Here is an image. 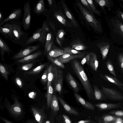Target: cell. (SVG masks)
I'll list each match as a JSON object with an SVG mask.
<instances>
[{
    "mask_svg": "<svg viewBox=\"0 0 123 123\" xmlns=\"http://www.w3.org/2000/svg\"><path fill=\"white\" fill-rule=\"evenodd\" d=\"M71 63L72 70L80 81L87 97L95 100L93 89L83 67L76 59L72 61Z\"/></svg>",
    "mask_w": 123,
    "mask_h": 123,
    "instance_id": "1",
    "label": "cell"
},
{
    "mask_svg": "<svg viewBox=\"0 0 123 123\" xmlns=\"http://www.w3.org/2000/svg\"><path fill=\"white\" fill-rule=\"evenodd\" d=\"M12 26V33L9 39L13 43L25 47L26 46L29 33L23 31L20 20L9 22Z\"/></svg>",
    "mask_w": 123,
    "mask_h": 123,
    "instance_id": "2",
    "label": "cell"
},
{
    "mask_svg": "<svg viewBox=\"0 0 123 123\" xmlns=\"http://www.w3.org/2000/svg\"><path fill=\"white\" fill-rule=\"evenodd\" d=\"M77 5L84 18L94 31L97 33H102L103 30L101 25L93 13L90 12L81 3L78 2Z\"/></svg>",
    "mask_w": 123,
    "mask_h": 123,
    "instance_id": "3",
    "label": "cell"
},
{
    "mask_svg": "<svg viewBox=\"0 0 123 123\" xmlns=\"http://www.w3.org/2000/svg\"><path fill=\"white\" fill-rule=\"evenodd\" d=\"M48 33L41 27L37 29L33 33L32 35L28 38L26 46L29 45L37 41L42 44L45 43Z\"/></svg>",
    "mask_w": 123,
    "mask_h": 123,
    "instance_id": "4",
    "label": "cell"
},
{
    "mask_svg": "<svg viewBox=\"0 0 123 123\" xmlns=\"http://www.w3.org/2000/svg\"><path fill=\"white\" fill-rule=\"evenodd\" d=\"M23 9L24 13L21 23L24 30L26 31L29 29L31 23V11L29 1L24 4Z\"/></svg>",
    "mask_w": 123,
    "mask_h": 123,
    "instance_id": "5",
    "label": "cell"
},
{
    "mask_svg": "<svg viewBox=\"0 0 123 123\" xmlns=\"http://www.w3.org/2000/svg\"><path fill=\"white\" fill-rule=\"evenodd\" d=\"M101 85L102 87V90L107 98L116 101L123 100V95L120 92L115 89L105 87Z\"/></svg>",
    "mask_w": 123,
    "mask_h": 123,
    "instance_id": "6",
    "label": "cell"
},
{
    "mask_svg": "<svg viewBox=\"0 0 123 123\" xmlns=\"http://www.w3.org/2000/svg\"><path fill=\"white\" fill-rule=\"evenodd\" d=\"M63 79V71L58 67L53 82L55 91L60 95L61 94L62 91Z\"/></svg>",
    "mask_w": 123,
    "mask_h": 123,
    "instance_id": "7",
    "label": "cell"
},
{
    "mask_svg": "<svg viewBox=\"0 0 123 123\" xmlns=\"http://www.w3.org/2000/svg\"><path fill=\"white\" fill-rule=\"evenodd\" d=\"M22 10L21 8H15L11 11L10 14L4 19L0 24V27L12 20H20L22 16Z\"/></svg>",
    "mask_w": 123,
    "mask_h": 123,
    "instance_id": "8",
    "label": "cell"
},
{
    "mask_svg": "<svg viewBox=\"0 0 123 123\" xmlns=\"http://www.w3.org/2000/svg\"><path fill=\"white\" fill-rule=\"evenodd\" d=\"M14 103L11 105L7 106L10 112L14 116H19L22 113V105L16 98L14 99Z\"/></svg>",
    "mask_w": 123,
    "mask_h": 123,
    "instance_id": "9",
    "label": "cell"
},
{
    "mask_svg": "<svg viewBox=\"0 0 123 123\" xmlns=\"http://www.w3.org/2000/svg\"><path fill=\"white\" fill-rule=\"evenodd\" d=\"M31 110L36 121L38 123H43L47 118L46 115L43 108L41 109L33 106Z\"/></svg>",
    "mask_w": 123,
    "mask_h": 123,
    "instance_id": "10",
    "label": "cell"
},
{
    "mask_svg": "<svg viewBox=\"0 0 123 123\" xmlns=\"http://www.w3.org/2000/svg\"><path fill=\"white\" fill-rule=\"evenodd\" d=\"M39 47V46L38 45L28 46L16 54L14 56L13 58L18 59L26 56L37 50Z\"/></svg>",
    "mask_w": 123,
    "mask_h": 123,
    "instance_id": "11",
    "label": "cell"
},
{
    "mask_svg": "<svg viewBox=\"0 0 123 123\" xmlns=\"http://www.w3.org/2000/svg\"><path fill=\"white\" fill-rule=\"evenodd\" d=\"M85 55V53L84 52L82 54L76 55L66 54L60 56L58 58L61 62L64 63H68L71 60L83 59Z\"/></svg>",
    "mask_w": 123,
    "mask_h": 123,
    "instance_id": "12",
    "label": "cell"
},
{
    "mask_svg": "<svg viewBox=\"0 0 123 123\" xmlns=\"http://www.w3.org/2000/svg\"><path fill=\"white\" fill-rule=\"evenodd\" d=\"M119 117L114 115L104 114L96 117V119L99 123H115Z\"/></svg>",
    "mask_w": 123,
    "mask_h": 123,
    "instance_id": "13",
    "label": "cell"
},
{
    "mask_svg": "<svg viewBox=\"0 0 123 123\" xmlns=\"http://www.w3.org/2000/svg\"><path fill=\"white\" fill-rule=\"evenodd\" d=\"M121 103H100L95 105L100 111H104L119 108L121 107Z\"/></svg>",
    "mask_w": 123,
    "mask_h": 123,
    "instance_id": "14",
    "label": "cell"
},
{
    "mask_svg": "<svg viewBox=\"0 0 123 123\" xmlns=\"http://www.w3.org/2000/svg\"><path fill=\"white\" fill-rule=\"evenodd\" d=\"M33 10L34 13L37 15H45L47 12V10L45 7L44 0L38 1L34 6Z\"/></svg>",
    "mask_w": 123,
    "mask_h": 123,
    "instance_id": "15",
    "label": "cell"
},
{
    "mask_svg": "<svg viewBox=\"0 0 123 123\" xmlns=\"http://www.w3.org/2000/svg\"><path fill=\"white\" fill-rule=\"evenodd\" d=\"M54 16L56 19L64 26L69 27L72 26V24L67 20L61 11H54Z\"/></svg>",
    "mask_w": 123,
    "mask_h": 123,
    "instance_id": "16",
    "label": "cell"
},
{
    "mask_svg": "<svg viewBox=\"0 0 123 123\" xmlns=\"http://www.w3.org/2000/svg\"><path fill=\"white\" fill-rule=\"evenodd\" d=\"M74 93L76 100L83 107L89 110L94 111L95 110L94 106L92 103L85 99L75 92H74Z\"/></svg>",
    "mask_w": 123,
    "mask_h": 123,
    "instance_id": "17",
    "label": "cell"
},
{
    "mask_svg": "<svg viewBox=\"0 0 123 123\" xmlns=\"http://www.w3.org/2000/svg\"><path fill=\"white\" fill-rule=\"evenodd\" d=\"M101 78L116 85L122 90H123V84L115 77L110 75L100 74Z\"/></svg>",
    "mask_w": 123,
    "mask_h": 123,
    "instance_id": "18",
    "label": "cell"
},
{
    "mask_svg": "<svg viewBox=\"0 0 123 123\" xmlns=\"http://www.w3.org/2000/svg\"><path fill=\"white\" fill-rule=\"evenodd\" d=\"M66 80L74 92L78 93L80 91V87L78 83L71 74L68 72L66 76Z\"/></svg>",
    "mask_w": 123,
    "mask_h": 123,
    "instance_id": "19",
    "label": "cell"
},
{
    "mask_svg": "<svg viewBox=\"0 0 123 123\" xmlns=\"http://www.w3.org/2000/svg\"><path fill=\"white\" fill-rule=\"evenodd\" d=\"M89 60L86 63L95 71H97L98 66V62L96 53L94 52L90 53Z\"/></svg>",
    "mask_w": 123,
    "mask_h": 123,
    "instance_id": "20",
    "label": "cell"
},
{
    "mask_svg": "<svg viewBox=\"0 0 123 123\" xmlns=\"http://www.w3.org/2000/svg\"><path fill=\"white\" fill-rule=\"evenodd\" d=\"M57 98L60 103L67 112L76 116L79 115V112L68 104L61 97L57 95Z\"/></svg>",
    "mask_w": 123,
    "mask_h": 123,
    "instance_id": "21",
    "label": "cell"
},
{
    "mask_svg": "<svg viewBox=\"0 0 123 123\" xmlns=\"http://www.w3.org/2000/svg\"><path fill=\"white\" fill-rule=\"evenodd\" d=\"M96 45L100 50L103 60H105L106 57L109 49L110 44L108 42L103 41L97 43Z\"/></svg>",
    "mask_w": 123,
    "mask_h": 123,
    "instance_id": "22",
    "label": "cell"
},
{
    "mask_svg": "<svg viewBox=\"0 0 123 123\" xmlns=\"http://www.w3.org/2000/svg\"><path fill=\"white\" fill-rule=\"evenodd\" d=\"M0 32L6 39L10 38L12 33V26L9 22L0 27Z\"/></svg>",
    "mask_w": 123,
    "mask_h": 123,
    "instance_id": "23",
    "label": "cell"
},
{
    "mask_svg": "<svg viewBox=\"0 0 123 123\" xmlns=\"http://www.w3.org/2000/svg\"><path fill=\"white\" fill-rule=\"evenodd\" d=\"M62 2L65 14L67 17L70 20L72 25L74 27H78L79 25L76 20L69 10L65 1H62Z\"/></svg>",
    "mask_w": 123,
    "mask_h": 123,
    "instance_id": "24",
    "label": "cell"
},
{
    "mask_svg": "<svg viewBox=\"0 0 123 123\" xmlns=\"http://www.w3.org/2000/svg\"><path fill=\"white\" fill-rule=\"evenodd\" d=\"M58 67L52 65H50L48 67V76L47 87L51 84L53 81Z\"/></svg>",
    "mask_w": 123,
    "mask_h": 123,
    "instance_id": "25",
    "label": "cell"
},
{
    "mask_svg": "<svg viewBox=\"0 0 123 123\" xmlns=\"http://www.w3.org/2000/svg\"><path fill=\"white\" fill-rule=\"evenodd\" d=\"M70 45L72 48L78 50H82L87 48L79 38H77L73 40Z\"/></svg>",
    "mask_w": 123,
    "mask_h": 123,
    "instance_id": "26",
    "label": "cell"
},
{
    "mask_svg": "<svg viewBox=\"0 0 123 123\" xmlns=\"http://www.w3.org/2000/svg\"><path fill=\"white\" fill-rule=\"evenodd\" d=\"M52 49L48 53V57L55 58L65 54L62 49L53 45Z\"/></svg>",
    "mask_w": 123,
    "mask_h": 123,
    "instance_id": "27",
    "label": "cell"
},
{
    "mask_svg": "<svg viewBox=\"0 0 123 123\" xmlns=\"http://www.w3.org/2000/svg\"><path fill=\"white\" fill-rule=\"evenodd\" d=\"M42 54V52L39 51L33 54L22 58L17 60V62H18L20 63L29 62L35 59Z\"/></svg>",
    "mask_w": 123,
    "mask_h": 123,
    "instance_id": "28",
    "label": "cell"
},
{
    "mask_svg": "<svg viewBox=\"0 0 123 123\" xmlns=\"http://www.w3.org/2000/svg\"><path fill=\"white\" fill-rule=\"evenodd\" d=\"M0 49L1 56L3 61H4L3 55L5 53L12 52L8 44L0 37Z\"/></svg>",
    "mask_w": 123,
    "mask_h": 123,
    "instance_id": "29",
    "label": "cell"
},
{
    "mask_svg": "<svg viewBox=\"0 0 123 123\" xmlns=\"http://www.w3.org/2000/svg\"><path fill=\"white\" fill-rule=\"evenodd\" d=\"M95 100H106L107 99L102 90L99 89L96 85H93Z\"/></svg>",
    "mask_w": 123,
    "mask_h": 123,
    "instance_id": "30",
    "label": "cell"
},
{
    "mask_svg": "<svg viewBox=\"0 0 123 123\" xmlns=\"http://www.w3.org/2000/svg\"><path fill=\"white\" fill-rule=\"evenodd\" d=\"M50 107L52 110L54 112H58L59 111L58 98L55 94L53 95L51 101Z\"/></svg>",
    "mask_w": 123,
    "mask_h": 123,
    "instance_id": "31",
    "label": "cell"
},
{
    "mask_svg": "<svg viewBox=\"0 0 123 123\" xmlns=\"http://www.w3.org/2000/svg\"><path fill=\"white\" fill-rule=\"evenodd\" d=\"M47 109L48 110L50 107V102L53 95V89L51 84L47 87Z\"/></svg>",
    "mask_w": 123,
    "mask_h": 123,
    "instance_id": "32",
    "label": "cell"
},
{
    "mask_svg": "<svg viewBox=\"0 0 123 123\" xmlns=\"http://www.w3.org/2000/svg\"><path fill=\"white\" fill-rule=\"evenodd\" d=\"M115 28L117 29L119 34L123 37V24L117 19L113 21Z\"/></svg>",
    "mask_w": 123,
    "mask_h": 123,
    "instance_id": "33",
    "label": "cell"
},
{
    "mask_svg": "<svg viewBox=\"0 0 123 123\" xmlns=\"http://www.w3.org/2000/svg\"><path fill=\"white\" fill-rule=\"evenodd\" d=\"M98 4L105 13L104 9L105 6L109 7L111 5V2L109 0H94Z\"/></svg>",
    "mask_w": 123,
    "mask_h": 123,
    "instance_id": "34",
    "label": "cell"
},
{
    "mask_svg": "<svg viewBox=\"0 0 123 123\" xmlns=\"http://www.w3.org/2000/svg\"><path fill=\"white\" fill-rule=\"evenodd\" d=\"M62 49L65 54L76 55L81 54L84 53L69 47H64L62 48Z\"/></svg>",
    "mask_w": 123,
    "mask_h": 123,
    "instance_id": "35",
    "label": "cell"
},
{
    "mask_svg": "<svg viewBox=\"0 0 123 123\" xmlns=\"http://www.w3.org/2000/svg\"><path fill=\"white\" fill-rule=\"evenodd\" d=\"M46 64L41 65L31 71L27 73V74L28 75H36L38 74L46 66Z\"/></svg>",
    "mask_w": 123,
    "mask_h": 123,
    "instance_id": "36",
    "label": "cell"
},
{
    "mask_svg": "<svg viewBox=\"0 0 123 123\" xmlns=\"http://www.w3.org/2000/svg\"><path fill=\"white\" fill-rule=\"evenodd\" d=\"M48 59L54 64L61 68L63 69L65 68V66L63 64L59 59L58 58H51L48 57Z\"/></svg>",
    "mask_w": 123,
    "mask_h": 123,
    "instance_id": "37",
    "label": "cell"
},
{
    "mask_svg": "<svg viewBox=\"0 0 123 123\" xmlns=\"http://www.w3.org/2000/svg\"><path fill=\"white\" fill-rule=\"evenodd\" d=\"M107 69L112 74L114 77H116V75L112 63L110 59H108L105 62Z\"/></svg>",
    "mask_w": 123,
    "mask_h": 123,
    "instance_id": "38",
    "label": "cell"
},
{
    "mask_svg": "<svg viewBox=\"0 0 123 123\" xmlns=\"http://www.w3.org/2000/svg\"><path fill=\"white\" fill-rule=\"evenodd\" d=\"M0 71L2 76L7 80H8V76L9 74V72L6 67L2 64L0 63Z\"/></svg>",
    "mask_w": 123,
    "mask_h": 123,
    "instance_id": "39",
    "label": "cell"
},
{
    "mask_svg": "<svg viewBox=\"0 0 123 123\" xmlns=\"http://www.w3.org/2000/svg\"><path fill=\"white\" fill-rule=\"evenodd\" d=\"M90 7L93 13L99 16H101L100 12L96 9L92 0H86Z\"/></svg>",
    "mask_w": 123,
    "mask_h": 123,
    "instance_id": "40",
    "label": "cell"
},
{
    "mask_svg": "<svg viewBox=\"0 0 123 123\" xmlns=\"http://www.w3.org/2000/svg\"><path fill=\"white\" fill-rule=\"evenodd\" d=\"M108 113L123 119V110H116L111 111Z\"/></svg>",
    "mask_w": 123,
    "mask_h": 123,
    "instance_id": "41",
    "label": "cell"
},
{
    "mask_svg": "<svg viewBox=\"0 0 123 123\" xmlns=\"http://www.w3.org/2000/svg\"><path fill=\"white\" fill-rule=\"evenodd\" d=\"M52 34L51 33H48L47 34L46 42L45 44V48L44 52V53H46L47 48L52 40Z\"/></svg>",
    "mask_w": 123,
    "mask_h": 123,
    "instance_id": "42",
    "label": "cell"
},
{
    "mask_svg": "<svg viewBox=\"0 0 123 123\" xmlns=\"http://www.w3.org/2000/svg\"><path fill=\"white\" fill-rule=\"evenodd\" d=\"M48 73V68L44 71L41 78V82L43 85H45L47 82Z\"/></svg>",
    "mask_w": 123,
    "mask_h": 123,
    "instance_id": "43",
    "label": "cell"
},
{
    "mask_svg": "<svg viewBox=\"0 0 123 123\" xmlns=\"http://www.w3.org/2000/svg\"><path fill=\"white\" fill-rule=\"evenodd\" d=\"M118 61L120 67L123 73V53H120L118 55Z\"/></svg>",
    "mask_w": 123,
    "mask_h": 123,
    "instance_id": "44",
    "label": "cell"
},
{
    "mask_svg": "<svg viewBox=\"0 0 123 123\" xmlns=\"http://www.w3.org/2000/svg\"><path fill=\"white\" fill-rule=\"evenodd\" d=\"M65 32L63 30L60 29L58 30L57 33V35L59 39L61 40H64Z\"/></svg>",
    "mask_w": 123,
    "mask_h": 123,
    "instance_id": "45",
    "label": "cell"
},
{
    "mask_svg": "<svg viewBox=\"0 0 123 123\" xmlns=\"http://www.w3.org/2000/svg\"><path fill=\"white\" fill-rule=\"evenodd\" d=\"M80 1L87 9H88L90 12L93 13L91 7L86 0H81Z\"/></svg>",
    "mask_w": 123,
    "mask_h": 123,
    "instance_id": "46",
    "label": "cell"
},
{
    "mask_svg": "<svg viewBox=\"0 0 123 123\" xmlns=\"http://www.w3.org/2000/svg\"><path fill=\"white\" fill-rule=\"evenodd\" d=\"M33 65V64L32 63L26 64L22 66L21 68L23 70H27L31 68Z\"/></svg>",
    "mask_w": 123,
    "mask_h": 123,
    "instance_id": "47",
    "label": "cell"
},
{
    "mask_svg": "<svg viewBox=\"0 0 123 123\" xmlns=\"http://www.w3.org/2000/svg\"><path fill=\"white\" fill-rule=\"evenodd\" d=\"M62 117L63 123H72L70 119L67 115L63 114Z\"/></svg>",
    "mask_w": 123,
    "mask_h": 123,
    "instance_id": "48",
    "label": "cell"
},
{
    "mask_svg": "<svg viewBox=\"0 0 123 123\" xmlns=\"http://www.w3.org/2000/svg\"><path fill=\"white\" fill-rule=\"evenodd\" d=\"M90 55V53H88L82 59L81 62V64L83 65H84L86 63L89 59Z\"/></svg>",
    "mask_w": 123,
    "mask_h": 123,
    "instance_id": "49",
    "label": "cell"
},
{
    "mask_svg": "<svg viewBox=\"0 0 123 123\" xmlns=\"http://www.w3.org/2000/svg\"><path fill=\"white\" fill-rule=\"evenodd\" d=\"M44 30L49 33V29L47 23L44 22L43 23L42 26L41 27Z\"/></svg>",
    "mask_w": 123,
    "mask_h": 123,
    "instance_id": "50",
    "label": "cell"
},
{
    "mask_svg": "<svg viewBox=\"0 0 123 123\" xmlns=\"http://www.w3.org/2000/svg\"><path fill=\"white\" fill-rule=\"evenodd\" d=\"M15 82L17 85L20 87L22 88L23 84L21 80L19 78H16L15 79Z\"/></svg>",
    "mask_w": 123,
    "mask_h": 123,
    "instance_id": "51",
    "label": "cell"
},
{
    "mask_svg": "<svg viewBox=\"0 0 123 123\" xmlns=\"http://www.w3.org/2000/svg\"><path fill=\"white\" fill-rule=\"evenodd\" d=\"M76 123H96L92 120L86 119L81 120L77 122Z\"/></svg>",
    "mask_w": 123,
    "mask_h": 123,
    "instance_id": "52",
    "label": "cell"
},
{
    "mask_svg": "<svg viewBox=\"0 0 123 123\" xmlns=\"http://www.w3.org/2000/svg\"><path fill=\"white\" fill-rule=\"evenodd\" d=\"M53 43V41L52 40L47 48L46 53H48L51 50L52 48Z\"/></svg>",
    "mask_w": 123,
    "mask_h": 123,
    "instance_id": "53",
    "label": "cell"
},
{
    "mask_svg": "<svg viewBox=\"0 0 123 123\" xmlns=\"http://www.w3.org/2000/svg\"><path fill=\"white\" fill-rule=\"evenodd\" d=\"M117 16L123 22V12L121 11L118 12Z\"/></svg>",
    "mask_w": 123,
    "mask_h": 123,
    "instance_id": "54",
    "label": "cell"
},
{
    "mask_svg": "<svg viewBox=\"0 0 123 123\" xmlns=\"http://www.w3.org/2000/svg\"><path fill=\"white\" fill-rule=\"evenodd\" d=\"M49 24L50 27L52 28V29L55 31L56 34V35L57 34V33L56 32L55 28V25L54 23L52 22H49Z\"/></svg>",
    "mask_w": 123,
    "mask_h": 123,
    "instance_id": "55",
    "label": "cell"
},
{
    "mask_svg": "<svg viewBox=\"0 0 123 123\" xmlns=\"http://www.w3.org/2000/svg\"><path fill=\"white\" fill-rule=\"evenodd\" d=\"M0 118L5 123H12L6 119L3 118L2 117H0Z\"/></svg>",
    "mask_w": 123,
    "mask_h": 123,
    "instance_id": "56",
    "label": "cell"
},
{
    "mask_svg": "<svg viewBox=\"0 0 123 123\" xmlns=\"http://www.w3.org/2000/svg\"><path fill=\"white\" fill-rule=\"evenodd\" d=\"M56 35V40L57 43L60 46V47H62V45L61 42V41L59 39L57 35Z\"/></svg>",
    "mask_w": 123,
    "mask_h": 123,
    "instance_id": "57",
    "label": "cell"
},
{
    "mask_svg": "<svg viewBox=\"0 0 123 123\" xmlns=\"http://www.w3.org/2000/svg\"><path fill=\"white\" fill-rule=\"evenodd\" d=\"M3 20V16L2 13L0 10V24L1 23Z\"/></svg>",
    "mask_w": 123,
    "mask_h": 123,
    "instance_id": "58",
    "label": "cell"
},
{
    "mask_svg": "<svg viewBox=\"0 0 123 123\" xmlns=\"http://www.w3.org/2000/svg\"><path fill=\"white\" fill-rule=\"evenodd\" d=\"M48 5L50 6H52L53 4V0H47Z\"/></svg>",
    "mask_w": 123,
    "mask_h": 123,
    "instance_id": "59",
    "label": "cell"
},
{
    "mask_svg": "<svg viewBox=\"0 0 123 123\" xmlns=\"http://www.w3.org/2000/svg\"><path fill=\"white\" fill-rule=\"evenodd\" d=\"M36 121H35L30 120L26 122L25 123H35Z\"/></svg>",
    "mask_w": 123,
    "mask_h": 123,
    "instance_id": "60",
    "label": "cell"
},
{
    "mask_svg": "<svg viewBox=\"0 0 123 123\" xmlns=\"http://www.w3.org/2000/svg\"><path fill=\"white\" fill-rule=\"evenodd\" d=\"M43 123H51V122L49 120H46Z\"/></svg>",
    "mask_w": 123,
    "mask_h": 123,
    "instance_id": "61",
    "label": "cell"
},
{
    "mask_svg": "<svg viewBox=\"0 0 123 123\" xmlns=\"http://www.w3.org/2000/svg\"><path fill=\"white\" fill-rule=\"evenodd\" d=\"M60 123H62V122H61Z\"/></svg>",
    "mask_w": 123,
    "mask_h": 123,
    "instance_id": "62",
    "label": "cell"
},
{
    "mask_svg": "<svg viewBox=\"0 0 123 123\" xmlns=\"http://www.w3.org/2000/svg\"><path fill=\"white\" fill-rule=\"evenodd\" d=\"M122 1L123 2V0H122Z\"/></svg>",
    "mask_w": 123,
    "mask_h": 123,
    "instance_id": "63",
    "label": "cell"
}]
</instances>
